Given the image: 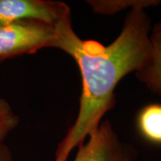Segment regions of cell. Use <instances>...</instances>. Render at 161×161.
<instances>
[{
  "label": "cell",
  "mask_w": 161,
  "mask_h": 161,
  "mask_svg": "<svg viewBox=\"0 0 161 161\" xmlns=\"http://www.w3.org/2000/svg\"><path fill=\"white\" fill-rule=\"evenodd\" d=\"M151 28L150 16L142 6L127 12L120 33L107 46L80 39L73 23L64 26L59 50L77 64L81 92L76 118L58 145L54 161H67L71 152L115 108L116 86L126 75L135 74L149 55Z\"/></svg>",
  "instance_id": "cell-1"
},
{
  "label": "cell",
  "mask_w": 161,
  "mask_h": 161,
  "mask_svg": "<svg viewBox=\"0 0 161 161\" xmlns=\"http://www.w3.org/2000/svg\"><path fill=\"white\" fill-rule=\"evenodd\" d=\"M64 23L55 27L40 21L26 20L0 26V63L33 55L47 47L59 49Z\"/></svg>",
  "instance_id": "cell-2"
},
{
  "label": "cell",
  "mask_w": 161,
  "mask_h": 161,
  "mask_svg": "<svg viewBox=\"0 0 161 161\" xmlns=\"http://www.w3.org/2000/svg\"><path fill=\"white\" fill-rule=\"evenodd\" d=\"M74 161H135L138 151L122 141L108 119H103L77 147Z\"/></svg>",
  "instance_id": "cell-3"
},
{
  "label": "cell",
  "mask_w": 161,
  "mask_h": 161,
  "mask_svg": "<svg viewBox=\"0 0 161 161\" xmlns=\"http://www.w3.org/2000/svg\"><path fill=\"white\" fill-rule=\"evenodd\" d=\"M26 20L58 27L72 20L71 8L55 0H0V26Z\"/></svg>",
  "instance_id": "cell-4"
},
{
  "label": "cell",
  "mask_w": 161,
  "mask_h": 161,
  "mask_svg": "<svg viewBox=\"0 0 161 161\" xmlns=\"http://www.w3.org/2000/svg\"><path fill=\"white\" fill-rule=\"evenodd\" d=\"M150 49L135 76L152 93L161 97V20L152 25Z\"/></svg>",
  "instance_id": "cell-5"
},
{
  "label": "cell",
  "mask_w": 161,
  "mask_h": 161,
  "mask_svg": "<svg viewBox=\"0 0 161 161\" xmlns=\"http://www.w3.org/2000/svg\"><path fill=\"white\" fill-rule=\"evenodd\" d=\"M137 128L148 142L161 146V104L146 105L139 111Z\"/></svg>",
  "instance_id": "cell-6"
},
{
  "label": "cell",
  "mask_w": 161,
  "mask_h": 161,
  "mask_svg": "<svg viewBox=\"0 0 161 161\" xmlns=\"http://www.w3.org/2000/svg\"><path fill=\"white\" fill-rule=\"evenodd\" d=\"M87 5L98 14L114 15L125 10L142 6L145 9L159 6V0H88Z\"/></svg>",
  "instance_id": "cell-7"
},
{
  "label": "cell",
  "mask_w": 161,
  "mask_h": 161,
  "mask_svg": "<svg viewBox=\"0 0 161 161\" xmlns=\"http://www.w3.org/2000/svg\"><path fill=\"white\" fill-rule=\"evenodd\" d=\"M19 124V115L8 101L0 97V142H5L6 139L17 128Z\"/></svg>",
  "instance_id": "cell-8"
},
{
  "label": "cell",
  "mask_w": 161,
  "mask_h": 161,
  "mask_svg": "<svg viewBox=\"0 0 161 161\" xmlns=\"http://www.w3.org/2000/svg\"><path fill=\"white\" fill-rule=\"evenodd\" d=\"M0 161H14L11 150L5 142H0Z\"/></svg>",
  "instance_id": "cell-9"
}]
</instances>
